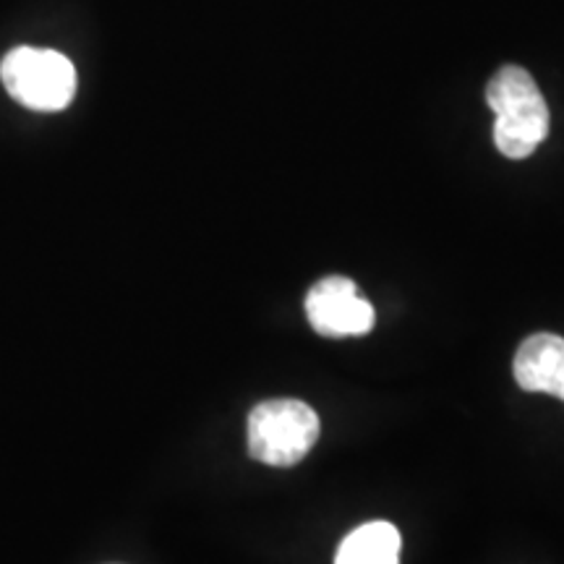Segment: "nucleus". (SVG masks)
I'll return each mask as SVG.
<instances>
[{
  "instance_id": "obj_1",
  "label": "nucleus",
  "mask_w": 564,
  "mask_h": 564,
  "mask_svg": "<svg viewBox=\"0 0 564 564\" xmlns=\"http://www.w3.org/2000/svg\"><path fill=\"white\" fill-rule=\"evenodd\" d=\"M486 102L494 110V144L507 160H525L549 137V105L525 68L502 66L486 84Z\"/></svg>"
},
{
  "instance_id": "obj_2",
  "label": "nucleus",
  "mask_w": 564,
  "mask_h": 564,
  "mask_svg": "<svg viewBox=\"0 0 564 564\" xmlns=\"http://www.w3.org/2000/svg\"><path fill=\"white\" fill-rule=\"evenodd\" d=\"M319 434V415L303 400H264L249 415V455L274 468H291L312 453Z\"/></svg>"
},
{
  "instance_id": "obj_3",
  "label": "nucleus",
  "mask_w": 564,
  "mask_h": 564,
  "mask_svg": "<svg viewBox=\"0 0 564 564\" xmlns=\"http://www.w3.org/2000/svg\"><path fill=\"white\" fill-rule=\"evenodd\" d=\"M0 79L13 100L40 112L68 108L76 95L74 63L47 47H13L0 63Z\"/></svg>"
},
{
  "instance_id": "obj_4",
  "label": "nucleus",
  "mask_w": 564,
  "mask_h": 564,
  "mask_svg": "<svg viewBox=\"0 0 564 564\" xmlns=\"http://www.w3.org/2000/svg\"><path fill=\"white\" fill-rule=\"evenodd\" d=\"M308 324L324 337L369 335L377 322L373 306L350 278H324L306 295Z\"/></svg>"
},
{
  "instance_id": "obj_5",
  "label": "nucleus",
  "mask_w": 564,
  "mask_h": 564,
  "mask_svg": "<svg viewBox=\"0 0 564 564\" xmlns=\"http://www.w3.org/2000/svg\"><path fill=\"white\" fill-rule=\"evenodd\" d=\"M512 373L525 392H546L560 398L564 384V337L552 333L528 337L514 352Z\"/></svg>"
},
{
  "instance_id": "obj_6",
  "label": "nucleus",
  "mask_w": 564,
  "mask_h": 564,
  "mask_svg": "<svg viewBox=\"0 0 564 564\" xmlns=\"http://www.w3.org/2000/svg\"><path fill=\"white\" fill-rule=\"evenodd\" d=\"M400 549H403V539L398 528L377 520L345 535L335 564H400Z\"/></svg>"
},
{
  "instance_id": "obj_7",
  "label": "nucleus",
  "mask_w": 564,
  "mask_h": 564,
  "mask_svg": "<svg viewBox=\"0 0 564 564\" xmlns=\"http://www.w3.org/2000/svg\"><path fill=\"white\" fill-rule=\"evenodd\" d=\"M560 400H564V384H562V392H560Z\"/></svg>"
}]
</instances>
